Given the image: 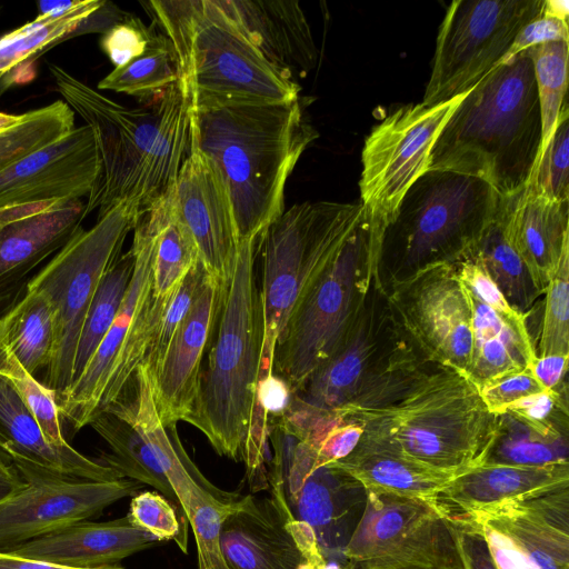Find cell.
I'll list each match as a JSON object with an SVG mask.
<instances>
[{"label":"cell","mask_w":569,"mask_h":569,"mask_svg":"<svg viewBox=\"0 0 569 569\" xmlns=\"http://www.w3.org/2000/svg\"><path fill=\"white\" fill-rule=\"evenodd\" d=\"M335 413L361 425V438L456 475L483 463L497 426L471 378L427 359L408 337Z\"/></svg>","instance_id":"6da1fadb"},{"label":"cell","mask_w":569,"mask_h":569,"mask_svg":"<svg viewBox=\"0 0 569 569\" xmlns=\"http://www.w3.org/2000/svg\"><path fill=\"white\" fill-rule=\"evenodd\" d=\"M64 102L96 138L100 168L84 203V217L104 216L121 201L139 213L173 184L190 149V107L177 81L147 108H128L49 63ZM97 218V219H98Z\"/></svg>","instance_id":"7a4b0ae2"},{"label":"cell","mask_w":569,"mask_h":569,"mask_svg":"<svg viewBox=\"0 0 569 569\" xmlns=\"http://www.w3.org/2000/svg\"><path fill=\"white\" fill-rule=\"evenodd\" d=\"M299 98L190 111V147L214 168L228 194L239 241L260 240L284 210V187L318 138Z\"/></svg>","instance_id":"3957f363"},{"label":"cell","mask_w":569,"mask_h":569,"mask_svg":"<svg viewBox=\"0 0 569 569\" xmlns=\"http://www.w3.org/2000/svg\"><path fill=\"white\" fill-rule=\"evenodd\" d=\"M540 141L533 63L525 50L463 97L431 149L428 169L481 179L506 198L529 181Z\"/></svg>","instance_id":"277c9868"},{"label":"cell","mask_w":569,"mask_h":569,"mask_svg":"<svg viewBox=\"0 0 569 569\" xmlns=\"http://www.w3.org/2000/svg\"><path fill=\"white\" fill-rule=\"evenodd\" d=\"M170 42L190 111L299 98L300 86L273 67L217 0L141 2Z\"/></svg>","instance_id":"5b68a950"},{"label":"cell","mask_w":569,"mask_h":569,"mask_svg":"<svg viewBox=\"0 0 569 569\" xmlns=\"http://www.w3.org/2000/svg\"><path fill=\"white\" fill-rule=\"evenodd\" d=\"M259 242L239 241L232 274L220 298L217 338L192 410L183 420L202 432L218 455L242 462L263 342L262 298L256 278Z\"/></svg>","instance_id":"8992f818"},{"label":"cell","mask_w":569,"mask_h":569,"mask_svg":"<svg viewBox=\"0 0 569 569\" xmlns=\"http://www.w3.org/2000/svg\"><path fill=\"white\" fill-rule=\"evenodd\" d=\"M500 196L481 179L428 169L407 190L383 231L382 283L401 280L470 250L498 213Z\"/></svg>","instance_id":"52a82bcc"},{"label":"cell","mask_w":569,"mask_h":569,"mask_svg":"<svg viewBox=\"0 0 569 569\" xmlns=\"http://www.w3.org/2000/svg\"><path fill=\"white\" fill-rule=\"evenodd\" d=\"M363 212L360 202L305 201L283 210L262 234L259 379L273 373L276 347L292 310L340 252Z\"/></svg>","instance_id":"ba28073f"},{"label":"cell","mask_w":569,"mask_h":569,"mask_svg":"<svg viewBox=\"0 0 569 569\" xmlns=\"http://www.w3.org/2000/svg\"><path fill=\"white\" fill-rule=\"evenodd\" d=\"M372 287L370 224L363 212L340 252L296 305L276 347L273 372L293 393L337 349Z\"/></svg>","instance_id":"9c48e42d"},{"label":"cell","mask_w":569,"mask_h":569,"mask_svg":"<svg viewBox=\"0 0 569 569\" xmlns=\"http://www.w3.org/2000/svg\"><path fill=\"white\" fill-rule=\"evenodd\" d=\"M139 216L133 202H119L89 230L79 231L27 283V289L47 297L53 312L54 341L46 385L57 395L72 383L83 320L104 273L121 254Z\"/></svg>","instance_id":"30bf717a"},{"label":"cell","mask_w":569,"mask_h":569,"mask_svg":"<svg viewBox=\"0 0 569 569\" xmlns=\"http://www.w3.org/2000/svg\"><path fill=\"white\" fill-rule=\"evenodd\" d=\"M339 569H465L451 517L435 498L366 491Z\"/></svg>","instance_id":"8fae6325"},{"label":"cell","mask_w":569,"mask_h":569,"mask_svg":"<svg viewBox=\"0 0 569 569\" xmlns=\"http://www.w3.org/2000/svg\"><path fill=\"white\" fill-rule=\"evenodd\" d=\"M545 0H455L439 27L422 98L436 106L469 92L496 68Z\"/></svg>","instance_id":"7c38bea8"},{"label":"cell","mask_w":569,"mask_h":569,"mask_svg":"<svg viewBox=\"0 0 569 569\" xmlns=\"http://www.w3.org/2000/svg\"><path fill=\"white\" fill-rule=\"evenodd\" d=\"M467 93L436 106H402L366 138L360 203L370 223L372 250L379 259L385 229L407 190L428 170L431 149L441 129Z\"/></svg>","instance_id":"4fadbf2b"},{"label":"cell","mask_w":569,"mask_h":569,"mask_svg":"<svg viewBox=\"0 0 569 569\" xmlns=\"http://www.w3.org/2000/svg\"><path fill=\"white\" fill-rule=\"evenodd\" d=\"M383 292L396 321L427 359L468 375L472 308L453 262L427 266L387 283Z\"/></svg>","instance_id":"5bb4252c"},{"label":"cell","mask_w":569,"mask_h":569,"mask_svg":"<svg viewBox=\"0 0 569 569\" xmlns=\"http://www.w3.org/2000/svg\"><path fill=\"white\" fill-rule=\"evenodd\" d=\"M23 486L0 501V551L98 517L136 495L142 483L122 478L92 481L68 477L12 455Z\"/></svg>","instance_id":"9a60e30c"},{"label":"cell","mask_w":569,"mask_h":569,"mask_svg":"<svg viewBox=\"0 0 569 569\" xmlns=\"http://www.w3.org/2000/svg\"><path fill=\"white\" fill-rule=\"evenodd\" d=\"M126 419L142 436L177 496L194 535L199 569H228L220 548L222 522L242 497L212 485L186 452L177 423L164 425L152 392L142 389Z\"/></svg>","instance_id":"2e32d148"},{"label":"cell","mask_w":569,"mask_h":569,"mask_svg":"<svg viewBox=\"0 0 569 569\" xmlns=\"http://www.w3.org/2000/svg\"><path fill=\"white\" fill-rule=\"evenodd\" d=\"M270 497L242 496L220 530L228 569H329L313 530L292 515L278 481Z\"/></svg>","instance_id":"e0dca14e"},{"label":"cell","mask_w":569,"mask_h":569,"mask_svg":"<svg viewBox=\"0 0 569 569\" xmlns=\"http://www.w3.org/2000/svg\"><path fill=\"white\" fill-rule=\"evenodd\" d=\"M405 338L383 290L372 287L337 349L293 395L312 408L335 413L387 367Z\"/></svg>","instance_id":"ac0fdd59"},{"label":"cell","mask_w":569,"mask_h":569,"mask_svg":"<svg viewBox=\"0 0 569 569\" xmlns=\"http://www.w3.org/2000/svg\"><path fill=\"white\" fill-rule=\"evenodd\" d=\"M170 193L178 217L197 246L201 266L224 291L234 267L239 239L219 176L212 164L190 147Z\"/></svg>","instance_id":"d6986e66"},{"label":"cell","mask_w":569,"mask_h":569,"mask_svg":"<svg viewBox=\"0 0 569 569\" xmlns=\"http://www.w3.org/2000/svg\"><path fill=\"white\" fill-rule=\"evenodd\" d=\"M100 161L92 129L74 127L0 172V208L51 200H74L90 193Z\"/></svg>","instance_id":"ffe728a7"},{"label":"cell","mask_w":569,"mask_h":569,"mask_svg":"<svg viewBox=\"0 0 569 569\" xmlns=\"http://www.w3.org/2000/svg\"><path fill=\"white\" fill-rule=\"evenodd\" d=\"M84 218L81 199L0 208V297L81 231Z\"/></svg>","instance_id":"44dd1931"},{"label":"cell","mask_w":569,"mask_h":569,"mask_svg":"<svg viewBox=\"0 0 569 569\" xmlns=\"http://www.w3.org/2000/svg\"><path fill=\"white\" fill-rule=\"evenodd\" d=\"M134 266L130 283L113 323L82 373L60 395V416L79 431L99 413L111 371L129 336L138 307L151 288L152 236L139 216L130 248Z\"/></svg>","instance_id":"7402d4cb"},{"label":"cell","mask_w":569,"mask_h":569,"mask_svg":"<svg viewBox=\"0 0 569 569\" xmlns=\"http://www.w3.org/2000/svg\"><path fill=\"white\" fill-rule=\"evenodd\" d=\"M221 290L208 273L190 311L172 337L154 380L156 408L164 425L178 423L191 412L198 396L201 361L217 321Z\"/></svg>","instance_id":"603a6c76"},{"label":"cell","mask_w":569,"mask_h":569,"mask_svg":"<svg viewBox=\"0 0 569 569\" xmlns=\"http://www.w3.org/2000/svg\"><path fill=\"white\" fill-rule=\"evenodd\" d=\"M460 518L497 529L538 569H569V487Z\"/></svg>","instance_id":"cb8c5ba5"},{"label":"cell","mask_w":569,"mask_h":569,"mask_svg":"<svg viewBox=\"0 0 569 569\" xmlns=\"http://www.w3.org/2000/svg\"><path fill=\"white\" fill-rule=\"evenodd\" d=\"M503 232L542 295L569 249V202L538 194L526 184L499 204Z\"/></svg>","instance_id":"d4e9b609"},{"label":"cell","mask_w":569,"mask_h":569,"mask_svg":"<svg viewBox=\"0 0 569 569\" xmlns=\"http://www.w3.org/2000/svg\"><path fill=\"white\" fill-rule=\"evenodd\" d=\"M159 543L124 516L106 522L80 521L4 552L68 568L96 569L114 566Z\"/></svg>","instance_id":"484cf974"},{"label":"cell","mask_w":569,"mask_h":569,"mask_svg":"<svg viewBox=\"0 0 569 569\" xmlns=\"http://www.w3.org/2000/svg\"><path fill=\"white\" fill-rule=\"evenodd\" d=\"M218 6L259 52L293 78L307 74L317 62V48L298 1L217 0Z\"/></svg>","instance_id":"4316f807"},{"label":"cell","mask_w":569,"mask_h":569,"mask_svg":"<svg viewBox=\"0 0 569 569\" xmlns=\"http://www.w3.org/2000/svg\"><path fill=\"white\" fill-rule=\"evenodd\" d=\"M569 487V462L482 463L452 479L435 498L450 517L482 511Z\"/></svg>","instance_id":"83f0119b"},{"label":"cell","mask_w":569,"mask_h":569,"mask_svg":"<svg viewBox=\"0 0 569 569\" xmlns=\"http://www.w3.org/2000/svg\"><path fill=\"white\" fill-rule=\"evenodd\" d=\"M281 486L289 509L313 530L327 562L333 553L342 557L355 529L349 525L353 510L360 503V493L366 492L362 486L332 466L319 467L300 480Z\"/></svg>","instance_id":"f1b7e54d"},{"label":"cell","mask_w":569,"mask_h":569,"mask_svg":"<svg viewBox=\"0 0 569 569\" xmlns=\"http://www.w3.org/2000/svg\"><path fill=\"white\" fill-rule=\"evenodd\" d=\"M0 431L7 439L10 456L17 455L50 471L92 481L123 478L113 468L86 457L70 443L52 445L13 388L1 376Z\"/></svg>","instance_id":"f546056e"},{"label":"cell","mask_w":569,"mask_h":569,"mask_svg":"<svg viewBox=\"0 0 569 569\" xmlns=\"http://www.w3.org/2000/svg\"><path fill=\"white\" fill-rule=\"evenodd\" d=\"M328 466L341 469L365 491L420 498H436L459 476L435 469L363 438L350 455Z\"/></svg>","instance_id":"4dcf8cb0"},{"label":"cell","mask_w":569,"mask_h":569,"mask_svg":"<svg viewBox=\"0 0 569 569\" xmlns=\"http://www.w3.org/2000/svg\"><path fill=\"white\" fill-rule=\"evenodd\" d=\"M469 295L473 333L468 371L471 380L479 387L496 377L531 368L538 355L529 335L527 316L519 312L501 313L483 303L470 290Z\"/></svg>","instance_id":"1f68e13d"},{"label":"cell","mask_w":569,"mask_h":569,"mask_svg":"<svg viewBox=\"0 0 569 569\" xmlns=\"http://www.w3.org/2000/svg\"><path fill=\"white\" fill-rule=\"evenodd\" d=\"M140 216L152 236L151 293L156 299L168 300L200 263L198 249L176 212L170 188Z\"/></svg>","instance_id":"d6a6232c"},{"label":"cell","mask_w":569,"mask_h":569,"mask_svg":"<svg viewBox=\"0 0 569 569\" xmlns=\"http://www.w3.org/2000/svg\"><path fill=\"white\" fill-rule=\"evenodd\" d=\"M54 341L53 312L47 297L26 293L0 317V351H8L31 375L47 369Z\"/></svg>","instance_id":"836d02e7"},{"label":"cell","mask_w":569,"mask_h":569,"mask_svg":"<svg viewBox=\"0 0 569 569\" xmlns=\"http://www.w3.org/2000/svg\"><path fill=\"white\" fill-rule=\"evenodd\" d=\"M109 446L99 462L113 468L123 478L148 485L169 499L187 517L163 470L138 430L122 417L103 410L89 425Z\"/></svg>","instance_id":"e575fe53"},{"label":"cell","mask_w":569,"mask_h":569,"mask_svg":"<svg viewBox=\"0 0 569 569\" xmlns=\"http://www.w3.org/2000/svg\"><path fill=\"white\" fill-rule=\"evenodd\" d=\"M568 461V432L537 428L506 411L483 463L545 466Z\"/></svg>","instance_id":"d590c367"},{"label":"cell","mask_w":569,"mask_h":569,"mask_svg":"<svg viewBox=\"0 0 569 569\" xmlns=\"http://www.w3.org/2000/svg\"><path fill=\"white\" fill-rule=\"evenodd\" d=\"M103 0H77L62 13L37 16L32 21L0 38V79L21 66L70 39L79 23L97 10Z\"/></svg>","instance_id":"8d00e7d4"},{"label":"cell","mask_w":569,"mask_h":569,"mask_svg":"<svg viewBox=\"0 0 569 569\" xmlns=\"http://www.w3.org/2000/svg\"><path fill=\"white\" fill-rule=\"evenodd\" d=\"M470 251L482 263L508 303L528 316L541 293L535 287L523 261L507 240L499 209L495 220L483 230Z\"/></svg>","instance_id":"74e56055"},{"label":"cell","mask_w":569,"mask_h":569,"mask_svg":"<svg viewBox=\"0 0 569 569\" xmlns=\"http://www.w3.org/2000/svg\"><path fill=\"white\" fill-rule=\"evenodd\" d=\"M133 266L134 256L129 249L104 273L80 330L72 382L82 373L113 323L130 283Z\"/></svg>","instance_id":"f35d334b"},{"label":"cell","mask_w":569,"mask_h":569,"mask_svg":"<svg viewBox=\"0 0 569 569\" xmlns=\"http://www.w3.org/2000/svg\"><path fill=\"white\" fill-rule=\"evenodd\" d=\"M178 78L172 47L156 29L147 50L128 63L114 68L100 80L98 89L151 100L176 83Z\"/></svg>","instance_id":"ab89813d"},{"label":"cell","mask_w":569,"mask_h":569,"mask_svg":"<svg viewBox=\"0 0 569 569\" xmlns=\"http://www.w3.org/2000/svg\"><path fill=\"white\" fill-rule=\"evenodd\" d=\"M73 129L74 112L62 100L26 112L19 124L0 132V172Z\"/></svg>","instance_id":"60d3db41"},{"label":"cell","mask_w":569,"mask_h":569,"mask_svg":"<svg viewBox=\"0 0 569 569\" xmlns=\"http://www.w3.org/2000/svg\"><path fill=\"white\" fill-rule=\"evenodd\" d=\"M527 50L533 63L541 118V141L536 163L557 126L566 101L568 42H547Z\"/></svg>","instance_id":"b9f144b4"},{"label":"cell","mask_w":569,"mask_h":569,"mask_svg":"<svg viewBox=\"0 0 569 569\" xmlns=\"http://www.w3.org/2000/svg\"><path fill=\"white\" fill-rule=\"evenodd\" d=\"M0 376L13 388L46 438L56 446H67L57 391L38 381L8 351H1Z\"/></svg>","instance_id":"7bdbcfd3"},{"label":"cell","mask_w":569,"mask_h":569,"mask_svg":"<svg viewBox=\"0 0 569 569\" xmlns=\"http://www.w3.org/2000/svg\"><path fill=\"white\" fill-rule=\"evenodd\" d=\"M569 111L563 102L557 126L526 183L548 199L569 202Z\"/></svg>","instance_id":"ee69618b"},{"label":"cell","mask_w":569,"mask_h":569,"mask_svg":"<svg viewBox=\"0 0 569 569\" xmlns=\"http://www.w3.org/2000/svg\"><path fill=\"white\" fill-rule=\"evenodd\" d=\"M127 516L136 527L150 533L160 542L172 540L182 552L187 553L189 521L160 492L138 491L132 496Z\"/></svg>","instance_id":"f6af8a7d"},{"label":"cell","mask_w":569,"mask_h":569,"mask_svg":"<svg viewBox=\"0 0 569 569\" xmlns=\"http://www.w3.org/2000/svg\"><path fill=\"white\" fill-rule=\"evenodd\" d=\"M540 356L569 355V249L545 290Z\"/></svg>","instance_id":"bcb514c9"},{"label":"cell","mask_w":569,"mask_h":569,"mask_svg":"<svg viewBox=\"0 0 569 569\" xmlns=\"http://www.w3.org/2000/svg\"><path fill=\"white\" fill-rule=\"evenodd\" d=\"M206 274L207 272L199 263L184 277L167 301L157 332L142 362L150 381L157 377L168 346L197 299Z\"/></svg>","instance_id":"7dc6e473"},{"label":"cell","mask_w":569,"mask_h":569,"mask_svg":"<svg viewBox=\"0 0 569 569\" xmlns=\"http://www.w3.org/2000/svg\"><path fill=\"white\" fill-rule=\"evenodd\" d=\"M487 409L500 416L515 402L546 389L533 376L530 368L509 372L490 379L478 387Z\"/></svg>","instance_id":"c3c4849f"},{"label":"cell","mask_w":569,"mask_h":569,"mask_svg":"<svg viewBox=\"0 0 569 569\" xmlns=\"http://www.w3.org/2000/svg\"><path fill=\"white\" fill-rule=\"evenodd\" d=\"M156 33L154 27H147L139 18L130 14L124 21L103 33L101 48L114 68L123 66L142 54Z\"/></svg>","instance_id":"681fc988"},{"label":"cell","mask_w":569,"mask_h":569,"mask_svg":"<svg viewBox=\"0 0 569 569\" xmlns=\"http://www.w3.org/2000/svg\"><path fill=\"white\" fill-rule=\"evenodd\" d=\"M362 435L363 428L361 425L340 417V420L326 433L315 449L313 469L346 458L357 447Z\"/></svg>","instance_id":"f907efd6"},{"label":"cell","mask_w":569,"mask_h":569,"mask_svg":"<svg viewBox=\"0 0 569 569\" xmlns=\"http://www.w3.org/2000/svg\"><path fill=\"white\" fill-rule=\"evenodd\" d=\"M568 21L541 13L518 32L500 63L506 62L518 53L539 44L556 41L568 42Z\"/></svg>","instance_id":"816d5d0a"},{"label":"cell","mask_w":569,"mask_h":569,"mask_svg":"<svg viewBox=\"0 0 569 569\" xmlns=\"http://www.w3.org/2000/svg\"><path fill=\"white\" fill-rule=\"evenodd\" d=\"M451 519L465 569H498L478 523L460 517Z\"/></svg>","instance_id":"f5cc1de1"},{"label":"cell","mask_w":569,"mask_h":569,"mask_svg":"<svg viewBox=\"0 0 569 569\" xmlns=\"http://www.w3.org/2000/svg\"><path fill=\"white\" fill-rule=\"evenodd\" d=\"M475 522L478 523V526L481 528L491 557L498 569H538L510 541V539L502 535L500 531L487 523L477 521Z\"/></svg>","instance_id":"db71d44e"},{"label":"cell","mask_w":569,"mask_h":569,"mask_svg":"<svg viewBox=\"0 0 569 569\" xmlns=\"http://www.w3.org/2000/svg\"><path fill=\"white\" fill-rule=\"evenodd\" d=\"M130 13L123 11L111 1L103 0L102 4L84 18L76 30L70 34V39L87 33H106L114 26L124 21Z\"/></svg>","instance_id":"11a10c76"},{"label":"cell","mask_w":569,"mask_h":569,"mask_svg":"<svg viewBox=\"0 0 569 569\" xmlns=\"http://www.w3.org/2000/svg\"><path fill=\"white\" fill-rule=\"evenodd\" d=\"M569 355L538 356L531 366L536 379L548 390H560L568 369Z\"/></svg>","instance_id":"9f6ffc18"},{"label":"cell","mask_w":569,"mask_h":569,"mask_svg":"<svg viewBox=\"0 0 569 569\" xmlns=\"http://www.w3.org/2000/svg\"><path fill=\"white\" fill-rule=\"evenodd\" d=\"M0 569H78V568H68L51 563H46L41 561L24 559L20 557L12 556L8 552L0 551ZM96 569H123L122 567L114 565L108 567H101Z\"/></svg>","instance_id":"6f0895ef"},{"label":"cell","mask_w":569,"mask_h":569,"mask_svg":"<svg viewBox=\"0 0 569 569\" xmlns=\"http://www.w3.org/2000/svg\"><path fill=\"white\" fill-rule=\"evenodd\" d=\"M23 483L13 465L9 469L0 470V501L19 490Z\"/></svg>","instance_id":"680465c9"},{"label":"cell","mask_w":569,"mask_h":569,"mask_svg":"<svg viewBox=\"0 0 569 569\" xmlns=\"http://www.w3.org/2000/svg\"><path fill=\"white\" fill-rule=\"evenodd\" d=\"M541 13L568 21L569 3L566 0H545Z\"/></svg>","instance_id":"91938a15"},{"label":"cell","mask_w":569,"mask_h":569,"mask_svg":"<svg viewBox=\"0 0 569 569\" xmlns=\"http://www.w3.org/2000/svg\"><path fill=\"white\" fill-rule=\"evenodd\" d=\"M77 0L64 1V0H53V1H39L38 2V16L50 14V13H62L69 10L74 6Z\"/></svg>","instance_id":"94428289"},{"label":"cell","mask_w":569,"mask_h":569,"mask_svg":"<svg viewBox=\"0 0 569 569\" xmlns=\"http://www.w3.org/2000/svg\"><path fill=\"white\" fill-rule=\"evenodd\" d=\"M24 118L22 114H9L0 112V132H3L12 127L19 124Z\"/></svg>","instance_id":"6125c7cd"},{"label":"cell","mask_w":569,"mask_h":569,"mask_svg":"<svg viewBox=\"0 0 569 569\" xmlns=\"http://www.w3.org/2000/svg\"><path fill=\"white\" fill-rule=\"evenodd\" d=\"M0 462L12 466V458L9 452L8 442L6 437L0 431Z\"/></svg>","instance_id":"be15d7a7"},{"label":"cell","mask_w":569,"mask_h":569,"mask_svg":"<svg viewBox=\"0 0 569 569\" xmlns=\"http://www.w3.org/2000/svg\"><path fill=\"white\" fill-rule=\"evenodd\" d=\"M12 466H8V465H4V463H1L0 462V470H6V469H9L11 468Z\"/></svg>","instance_id":"e7e4bbea"}]
</instances>
